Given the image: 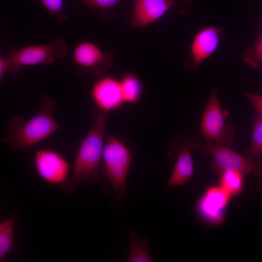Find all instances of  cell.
<instances>
[{"mask_svg":"<svg viewBox=\"0 0 262 262\" xmlns=\"http://www.w3.org/2000/svg\"><path fill=\"white\" fill-rule=\"evenodd\" d=\"M67 52L65 41L60 38L48 44L17 49L10 51L8 55L11 65L9 72L17 73L24 66L51 64L56 59L65 57Z\"/></svg>","mask_w":262,"mask_h":262,"instance_id":"6","label":"cell"},{"mask_svg":"<svg viewBox=\"0 0 262 262\" xmlns=\"http://www.w3.org/2000/svg\"><path fill=\"white\" fill-rule=\"evenodd\" d=\"M244 95L257 111L258 115L262 117V95L248 91L244 92Z\"/></svg>","mask_w":262,"mask_h":262,"instance_id":"22","label":"cell"},{"mask_svg":"<svg viewBox=\"0 0 262 262\" xmlns=\"http://www.w3.org/2000/svg\"><path fill=\"white\" fill-rule=\"evenodd\" d=\"M73 60L78 73L81 75H100L110 68L113 62L110 53L88 41H82L74 48Z\"/></svg>","mask_w":262,"mask_h":262,"instance_id":"10","label":"cell"},{"mask_svg":"<svg viewBox=\"0 0 262 262\" xmlns=\"http://www.w3.org/2000/svg\"><path fill=\"white\" fill-rule=\"evenodd\" d=\"M192 2V0H134L131 24L136 27L147 26L175 7L181 14L186 15Z\"/></svg>","mask_w":262,"mask_h":262,"instance_id":"9","label":"cell"},{"mask_svg":"<svg viewBox=\"0 0 262 262\" xmlns=\"http://www.w3.org/2000/svg\"><path fill=\"white\" fill-rule=\"evenodd\" d=\"M228 115L221 107L217 90L213 88L200 122L202 134L208 143L231 146L235 130L232 124L226 121Z\"/></svg>","mask_w":262,"mask_h":262,"instance_id":"5","label":"cell"},{"mask_svg":"<svg viewBox=\"0 0 262 262\" xmlns=\"http://www.w3.org/2000/svg\"><path fill=\"white\" fill-rule=\"evenodd\" d=\"M198 134L178 135L171 142L168 156L176 161L172 173L167 181V187L183 185L193 177L194 163L192 153L199 143Z\"/></svg>","mask_w":262,"mask_h":262,"instance_id":"7","label":"cell"},{"mask_svg":"<svg viewBox=\"0 0 262 262\" xmlns=\"http://www.w3.org/2000/svg\"><path fill=\"white\" fill-rule=\"evenodd\" d=\"M10 62L7 57L0 56V79H2L6 72H9L10 67Z\"/></svg>","mask_w":262,"mask_h":262,"instance_id":"23","label":"cell"},{"mask_svg":"<svg viewBox=\"0 0 262 262\" xmlns=\"http://www.w3.org/2000/svg\"><path fill=\"white\" fill-rule=\"evenodd\" d=\"M219 185L232 198L240 195L245 186V175L233 170H226L219 174Z\"/></svg>","mask_w":262,"mask_h":262,"instance_id":"17","label":"cell"},{"mask_svg":"<svg viewBox=\"0 0 262 262\" xmlns=\"http://www.w3.org/2000/svg\"><path fill=\"white\" fill-rule=\"evenodd\" d=\"M17 213L0 222V262L15 249L14 224Z\"/></svg>","mask_w":262,"mask_h":262,"instance_id":"16","label":"cell"},{"mask_svg":"<svg viewBox=\"0 0 262 262\" xmlns=\"http://www.w3.org/2000/svg\"><path fill=\"white\" fill-rule=\"evenodd\" d=\"M195 151L204 157L210 156V165L216 175L226 170L240 172L245 176L254 174L256 178L262 177V158L253 159L244 157L232 150L230 147L214 143H198Z\"/></svg>","mask_w":262,"mask_h":262,"instance_id":"4","label":"cell"},{"mask_svg":"<svg viewBox=\"0 0 262 262\" xmlns=\"http://www.w3.org/2000/svg\"><path fill=\"white\" fill-rule=\"evenodd\" d=\"M39 1L57 22H61L66 18L64 0H39Z\"/></svg>","mask_w":262,"mask_h":262,"instance_id":"20","label":"cell"},{"mask_svg":"<svg viewBox=\"0 0 262 262\" xmlns=\"http://www.w3.org/2000/svg\"><path fill=\"white\" fill-rule=\"evenodd\" d=\"M230 198L219 185L209 186L197 201L196 211L199 217L208 224L221 225L224 221Z\"/></svg>","mask_w":262,"mask_h":262,"instance_id":"11","label":"cell"},{"mask_svg":"<svg viewBox=\"0 0 262 262\" xmlns=\"http://www.w3.org/2000/svg\"><path fill=\"white\" fill-rule=\"evenodd\" d=\"M220 27H206L196 33L190 46V67L195 69L217 49L223 34Z\"/></svg>","mask_w":262,"mask_h":262,"instance_id":"13","label":"cell"},{"mask_svg":"<svg viewBox=\"0 0 262 262\" xmlns=\"http://www.w3.org/2000/svg\"><path fill=\"white\" fill-rule=\"evenodd\" d=\"M244 61L250 67L256 69L262 64V35L243 54Z\"/></svg>","mask_w":262,"mask_h":262,"instance_id":"19","label":"cell"},{"mask_svg":"<svg viewBox=\"0 0 262 262\" xmlns=\"http://www.w3.org/2000/svg\"><path fill=\"white\" fill-rule=\"evenodd\" d=\"M89 7L98 9H109L116 5L120 0H81Z\"/></svg>","mask_w":262,"mask_h":262,"instance_id":"21","label":"cell"},{"mask_svg":"<svg viewBox=\"0 0 262 262\" xmlns=\"http://www.w3.org/2000/svg\"><path fill=\"white\" fill-rule=\"evenodd\" d=\"M125 104H135L140 99L143 84L140 79L131 73L123 74L119 79Z\"/></svg>","mask_w":262,"mask_h":262,"instance_id":"15","label":"cell"},{"mask_svg":"<svg viewBox=\"0 0 262 262\" xmlns=\"http://www.w3.org/2000/svg\"><path fill=\"white\" fill-rule=\"evenodd\" d=\"M92 115V125L79 143L72 175L60 186L67 193H71L84 182L98 184L102 181L100 166L108 114L95 108Z\"/></svg>","mask_w":262,"mask_h":262,"instance_id":"1","label":"cell"},{"mask_svg":"<svg viewBox=\"0 0 262 262\" xmlns=\"http://www.w3.org/2000/svg\"><path fill=\"white\" fill-rule=\"evenodd\" d=\"M130 244L126 259L127 262H152L154 259L151 255L148 246V237L140 238L135 231L128 229Z\"/></svg>","mask_w":262,"mask_h":262,"instance_id":"14","label":"cell"},{"mask_svg":"<svg viewBox=\"0 0 262 262\" xmlns=\"http://www.w3.org/2000/svg\"><path fill=\"white\" fill-rule=\"evenodd\" d=\"M246 156L253 159L261 158L262 156V117L259 115L253 117L251 142Z\"/></svg>","mask_w":262,"mask_h":262,"instance_id":"18","label":"cell"},{"mask_svg":"<svg viewBox=\"0 0 262 262\" xmlns=\"http://www.w3.org/2000/svg\"><path fill=\"white\" fill-rule=\"evenodd\" d=\"M257 181L259 184L256 187L257 191L262 193V177L256 178Z\"/></svg>","mask_w":262,"mask_h":262,"instance_id":"24","label":"cell"},{"mask_svg":"<svg viewBox=\"0 0 262 262\" xmlns=\"http://www.w3.org/2000/svg\"><path fill=\"white\" fill-rule=\"evenodd\" d=\"M38 176L50 185L61 186L68 179L71 167L66 158L52 148H40L33 156Z\"/></svg>","mask_w":262,"mask_h":262,"instance_id":"8","label":"cell"},{"mask_svg":"<svg viewBox=\"0 0 262 262\" xmlns=\"http://www.w3.org/2000/svg\"><path fill=\"white\" fill-rule=\"evenodd\" d=\"M132 153L121 140L106 132L101 171L113 185L120 199L124 198Z\"/></svg>","mask_w":262,"mask_h":262,"instance_id":"3","label":"cell"},{"mask_svg":"<svg viewBox=\"0 0 262 262\" xmlns=\"http://www.w3.org/2000/svg\"><path fill=\"white\" fill-rule=\"evenodd\" d=\"M90 94L96 108L107 114L118 110L125 104L120 80L112 76H104L97 80Z\"/></svg>","mask_w":262,"mask_h":262,"instance_id":"12","label":"cell"},{"mask_svg":"<svg viewBox=\"0 0 262 262\" xmlns=\"http://www.w3.org/2000/svg\"><path fill=\"white\" fill-rule=\"evenodd\" d=\"M55 106V100L42 95L40 109L32 117L25 120L22 116H15L8 121L1 141L13 151H24L46 139L61 127L54 116Z\"/></svg>","mask_w":262,"mask_h":262,"instance_id":"2","label":"cell"}]
</instances>
